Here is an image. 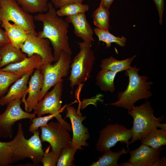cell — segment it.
<instances>
[{
  "mask_svg": "<svg viewBox=\"0 0 166 166\" xmlns=\"http://www.w3.org/2000/svg\"><path fill=\"white\" fill-rule=\"evenodd\" d=\"M0 24H1V22H0Z\"/></svg>",
  "mask_w": 166,
  "mask_h": 166,
  "instance_id": "obj_41",
  "label": "cell"
},
{
  "mask_svg": "<svg viewBox=\"0 0 166 166\" xmlns=\"http://www.w3.org/2000/svg\"><path fill=\"white\" fill-rule=\"evenodd\" d=\"M85 0H57L53 5L55 8H59L65 5L75 3H82Z\"/></svg>",
  "mask_w": 166,
  "mask_h": 166,
  "instance_id": "obj_35",
  "label": "cell"
},
{
  "mask_svg": "<svg viewBox=\"0 0 166 166\" xmlns=\"http://www.w3.org/2000/svg\"><path fill=\"white\" fill-rule=\"evenodd\" d=\"M1 60L0 68L11 63L20 62L27 57V55L20 49L13 46L10 43L1 46Z\"/></svg>",
  "mask_w": 166,
  "mask_h": 166,
  "instance_id": "obj_20",
  "label": "cell"
},
{
  "mask_svg": "<svg viewBox=\"0 0 166 166\" xmlns=\"http://www.w3.org/2000/svg\"><path fill=\"white\" fill-rule=\"evenodd\" d=\"M142 144L154 148H158L166 145V131L157 128L140 139Z\"/></svg>",
  "mask_w": 166,
  "mask_h": 166,
  "instance_id": "obj_24",
  "label": "cell"
},
{
  "mask_svg": "<svg viewBox=\"0 0 166 166\" xmlns=\"http://www.w3.org/2000/svg\"><path fill=\"white\" fill-rule=\"evenodd\" d=\"M154 112L151 103L148 101L141 105L134 106L128 111V113L133 119V125L131 128L132 137L129 144L148 135L154 128H157L158 123L165 120L163 115L156 117Z\"/></svg>",
  "mask_w": 166,
  "mask_h": 166,
  "instance_id": "obj_4",
  "label": "cell"
},
{
  "mask_svg": "<svg viewBox=\"0 0 166 166\" xmlns=\"http://www.w3.org/2000/svg\"><path fill=\"white\" fill-rule=\"evenodd\" d=\"M33 133V136L27 139L28 142L41 162L44 152L40 137L39 131L37 130Z\"/></svg>",
  "mask_w": 166,
  "mask_h": 166,
  "instance_id": "obj_31",
  "label": "cell"
},
{
  "mask_svg": "<svg viewBox=\"0 0 166 166\" xmlns=\"http://www.w3.org/2000/svg\"><path fill=\"white\" fill-rule=\"evenodd\" d=\"M42 65L41 57L38 54H34L30 57H27L20 62L10 64L1 69L21 77L31 70L35 69H41Z\"/></svg>",
  "mask_w": 166,
  "mask_h": 166,
  "instance_id": "obj_18",
  "label": "cell"
},
{
  "mask_svg": "<svg viewBox=\"0 0 166 166\" xmlns=\"http://www.w3.org/2000/svg\"><path fill=\"white\" fill-rule=\"evenodd\" d=\"M163 147L154 148L142 144L138 148L129 152L130 158L127 162L120 166H165V156L160 157Z\"/></svg>",
  "mask_w": 166,
  "mask_h": 166,
  "instance_id": "obj_12",
  "label": "cell"
},
{
  "mask_svg": "<svg viewBox=\"0 0 166 166\" xmlns=\"http://www.w3.org/2000/svg\"><path fill=\"white\" fill-rule=\"evenodd\" d=\"M11 21L28 33L37 35L34 16L26 11L14 0H0V22Z\"/></svg>",
  "mask_w": 166,
  "mask_h": 166,
  "instance_id": "obj_7",
  "label": "cell"
},
{
  "mask_svg": "<svg viewBox=\"0 0 166 166\" xmlns=\"http://www.w3.org/2000/svg\"><path fill=\"white\" fill-rule=\"evenodd\" d=\"M99 133L96 148L101 152L110 149L118 142L126 144L128 147L129 140L132 137L131 128L118 123L107 125Z\"/></svg>",
  "mask_w": 166,
  "mask_h": 166,
  "instance_id": "obj_9",
  "label": "cell"
},
{
  "mask_svg": "<svg viewBox=\"0 0 166 166\" xmlns=\"http://www.w3.org/2000/svg\"><path fill=\"white\" fill-rule=\"evenodd\" d=\"M50 44V42L48 39L28 33L27 38L22 45L21 49L28 57L34 54L40 56L42 58V66H43L52 64L54 61Z\"/></svg>",
  "mask_w": 166,
  "mask_h": 166,
  "instance_id": "obj_13",
  "label": "cell"
},
{
  "mask_svg": "<svg viewBox=\"0 0 166 166\" xmlns=\"http://www.w3.org/2000/svg\"><path fill=\"white\" fill-rule=\"evenodd\" d=\"M63 89V82L56 84L52 89L48 92L38 101L34 110L38 117L48 113L54 115L57 121L63 124L70 131L72 130L71 126L62 118L60 114L62 110L61 98Z\"/></svg>",
  "mask_w": 166,
  "mask_h": 166,
  "instance_id": "obj_8",
  "label": "cell"
},
{
  "mask_svg": "<svg viewBox=\"0 0 166 166\" xmlns=\"http://www.w3.org/2000/svg\"><path fill=\"white\" fill-rule=\"evenodd\" d=\"M1 26L4 28L10 43L20 49L27 37L28 33L22 27L10 22L3 21Z\"/></svg>",
  "mask_w": 166,
  "mask_h": 166,
  "instance_id": "obj_19",
  "label": "cell"
},
{
  "mask_svg": "<svg viewBox=\"0 0 166 166\" xmlns=\"http://www.w3.org/2000/svg\"><path fill=\"white\" fill-rule=\"evenodd\" d=\"M136 56L135 55L123 60H118L110 57L102 60L100 66L101 69L118 73L130 68L131 63Z\"/></svg>",
  "mask_w": 166,
  "mask_h": 166,
  "instance_id": "obj_21",
  "label": "cell"
},
{
  "mask_svg": "<svg viewBox=\"0 0 166 166\" xmlns=\"http://www.w3.org/2000/svg\"><path fill=\"white\" fill-rule=\"evenodd\" d=\"M140 70L135 66L125 70V74L129 79L126 89L123 91L119 92L117 101L108 105L121 107L128 111L133 108L137 101L147 99L152 96L149 90L153 83L147 81L148 77L140 75L138 73Z\"/></svg>",
  "mask_w": 166,
  "mask_h": 166,
  "instance_id": "obj_2",
  "label": "cell"
},
{
  "mask_svg": "<svg viewBox=\"0 0 166 166\" xmlns=\"http://www.w3.org/2000/svg\"><path fill=\"white\" fill-rule=\"evenodd\" d=\"M94 33L98 38L99 42H105L107 48L111 47V44L116 43L119 46L123 47L125 46L126 38L123 36L121 38L117 37L110 33L109 30H105L95 28L93 29Z\"/></svg>",
  "mask_w": 166,
  "mask_h": 166,
  "instance_id": "obj_27",
  "label": "cell"
},
{
  "mask_svg": "<svg viewBox=\"0 0 166 166\" xmlns=\"http://www.w3.org/2000/svg\"><path fill=\"white\" fill-rule=\"evenodd\" d=\"M34 69L31 70L23 75L14 82L10 87L7 93L0 97V105L4 106L7 105L14 100L18 98H22L23 102L26 100V95L27 89V84L30 75Z\"/></svg>",
  "mask_w": 166,
  "mask_h": 166,
  "instance_id": "obj_17",
  "label": "cell"
},
{
  "mask_svg": "<svg viewBox=\"0 0 166 166\" xmlns=\"http://www.w3.org/2000/svg\"><path fill=\"white\" fill-rule=\"evenodd\" d=\"M117 73L101 69L97 74L95 84L104 92L113 93L115 89L114 80Z\"/></svg>",
  "mask_w": 166,
  "mask_h": 166,
  "instance_id": "obj_22",
  "label": "cell"
},
{
  "mask_svg": "<svg viewBox=\"0 0 166 166\" xmlns=\"http://www.w3.org/2000/svg\"><path fill=\"white\" fill-rule=\"evenodd\" d=\"M66 109L67 113L65 117L70 119L73 130L70 146L77 150L82 149V146L89 145L86 141L90 137L88 129L82 123L86 117L78 114L76 108L73 106H68Z\"/></svg>",
  "mask_w": 166,
  "mask_h": 166,
  "instance_id": "obj_14",
  "label": "cell"
},
{
  "mask_svg": "<svg viewBox=\"0 0 166 166\" xmlns=\"http://www.w3.org/2000/svg\"><path fill=\"white\" fill-rule=\"evenodd\" d=\"M43 82V75L42 70L36 69L28 82L26 91L28 97L23 102L26 112L30 113L34 110L39 101Z\"/></svg>",
  "mask_w": 166,
  "mask_h": 166,
  "instance_id": "obj_15",
  "label": "cell"
},
{
  "mask_svg": "<svg viewBox=\"0 0 166 166\" xmlns=\"http://www.w3.org/2000/svg\"><path fill=\"white\" fill-rule=\"evenodd\" d=\"M26 158L30 159L35 165H39L41 162L25 138L22 124L20 123L17 134L12 140L0 141V166H9Z\"/></svg>",
  "mask_w": 166,
  "mask_h": 166,
  "instance_id": "obj_3",
  "label": "cell"
},
{
  "mask_svg": "<svg viewBox=\"0 0 166 166\" xmlns=\"http://www.w3.org/2000/svg\"><path fill=\"white\" fill-rule=\"evenodd\" d=\"M78 150L71 146L64 148L62 151L56 165L74 166L73 164L74 155Z\"/></svg>",
  "mask_w": 166,
  "mask_h": 166,
  "instance_id": "obj_30",
  "label": "cell"
},
{
  "mask_svg": "<svg viewBox=\"0 0 166 166\" xmlns=\"http://www.w3.org/2000/svg\"><path fill=\"white\" fill-rule=\"evenodd\" d=\"M71 55L62 51L55 63L42 67L41 70L43 75V82L39 101L43 98L50 88L58 83L63 81L62 78L66 77L69 73L72 61Z\"/></svg>",
  "mask_w": 166,
  "mask_h": 166,
  "instance_id": "obj_6",
  "label": "cell"
},
{
  "mask_svg": "<svg viewBox=\"0 0 166 166\" xmlns=\"http://www.w3.org/2000/svg\"><path fill=\"white\" fill-rule=\"evenodd\" d=\"M21 99H16L7 104L4 112L0 115V136L5 138L12 137V127L17 121L28 119L31 121L35 117V112L31 113L25 111L22 109Z\"/></svg>",
  "mask_w": 166,
  "mask_h": 166,
  "instance_id": "obj_11",
  "label": "cell"
},
{
  "mask_svg": "<svg viewBox=\"0 0 166 166\" xmlns=\"http://www.w3.org/2000/svg\"><path fill=\"white\" fill-rule=\"evenodd\" d=\"M110 13L108 9L101 3L99 6L92 14L94 25L96 28L105 30H109L110 25Z\"/></svg>",
  "mask_w": 166,
  "mask_h": 166,
  "instance_id": "obj_26",
  "label": "cell"
},
{
  "mask_svg": "<svg viewBox=\"0 0 166 166\" xmlns=\"http://www.w3.org/2000/svg\"><path fill=\"white\" fill-rule=\"evenodd\" d=\"M115 0H101L100 3L105 8L109 9Z\"/></svg>",
  "mask_w": 166,
  "mask_h": 166,
  "instance_id": "obj_37",
  "label": "cell"
},
{
  "mask_svg": "<svg viewBox=\"0 0 166 166\" xmlns=\"http://www.w3.org/2000/svg\"><path fill=\"white\" fill-rule=\"evenodd\" d=\"M50 147V145L44 152L41 160V162L44 166H56L59 157L57 153L52 150L49 152Z\"/></svg>",
  "mask_w": 166,
  "mask_h": 166,
  "instance_id": "obj_32",
  "label": "cell"
},
{
  "mask_svg": "<svg viewBox=\"0 0 166 166\" xmlns=\"http://www.w3.org/2000/svg\"><path fill=\"white\" fill-rule=\"evenodd\" d=\"M53 117H55V116L52 114L43 117H35L31 121L32 123L29 127V131L33 133L40 127L46 124Z\"/></svg>",
  "mask_w": 166,
  "mask_h": 166,
  "instance_id": "obj_33",
  "label": "cell"
},
{
  "mask_svg": "<svg viewBox=\"0 0 166 166\" xmlns=\"http://www.w3.org/2000/svg\"><path fill=\"white\" fill-rule=\"evenodd\" d=\"M124 147L116 152H113L110 149L104 152V153L98 160L90 165L91 166H120L118 161L122 155L128 153Z\"/></svg>",
  "mask_w": 166,
  "mask_h": 166,
  "instance_id": "obj_23",
  "label": "cell"
},
{
  "mask_svg": "<svg viewBox=\"0 0 166 166\" xmlns=\"http://www.w3.org/2000/svg\"><path fill=\"white\" fill-rule=\"evenodd\" d=\"M157 128H160L161 129L166 131V124L165 123H159L157 124Z\"/></svg>",
  "mask_w": 166,
  "mask_h": 166,
  "instance_id": "obj_38",
  "label": "cell"
},
{
  "mask_svg": "<svg viewBox=\"0 0 166 166\" xmlns=\"http://www.w3.org/2000/svg\"><path fill=\"white\" fill-rule=\"evenodd\" d=\"M20 77L0 68V97L4 96L9 86Z\"/></svg>",
  "mask_w": 166,
  "mask_h": 166,
  "instance_id": "obj_29",
  "label": "cell"
},
{
  "mask_svg": "<svg viewBox=\"0 0 166 166\" xmlns=\"http://www.w3.org/2000/svg\"><path fill=\"white\" fill-rule=\"evenodd\" d=\"M10 43L8 38L5 30L0 27V46Z\"/></svg>",
  "mask_w": 166,
  "mask_h": 166,
  "instance_id": "obj_36",
  "label": "cell"
},
{
  "mask_svg": "<svg viewBox=\"0 0 166 166\" xmlns=\"http://www.w3.org/2000/svg\"><path fill=\"white\" fill-rule=\"evenodd\" d=\"M51 1V2H52L53 5H54L56 2L57 0H49Z\"/></svg>",
  "mask_w": 166,
  "mask_h": 166,
  "instance_id": "obj_39",
  "label": "cell"
},
{
  "mask_svg": "<svg viewBox=\"0 0 166 166\" xmlns=\"http://www.w3.org/2000/svg\"><path fill=\"white\" fill-rule=\"evenodd\" d=\"M65 20L72 24L74 34L83 41L92 42L95 41L93 37V30L87 21L85 13L67 16Z\"/></svg>",
  "mask_w": 166,
  "mask_h": 166,
  "instance_id": "obj_16",
  "label": "cell"
},
{
  "mask_svg": "<svg viewBox=\"0 0 166 166\" xmlns=\"http://www.w3.org/2000/svg\"><path fill=\"white\" fill-rule=\"evenodd\" d=\"M1 46H0V62H1V53H0V48H1Z\"/></svg>",
  "mask_w": 166,
  "mask_h": 166,
  "instance_id": "obj_40",
  "label": "cell"
},
{
  "mask_svg": "<svg viewBox=\"0 0 166 166\" xmlns=\"http://www.w3.org/2000/svg\"><path fill=\"white\" fill-rule=\"evenodd\" d=\"M56 11L53 4L49 2L46 12L39 13L34 16V20L41 22L43 24L42 30L38 33L37 35L50 41L53 47L55 62L58 60L62 51L71 55L72 54L67 34L69 23L58 16Z\"/></svg>",
  "mask_w": 166,
  "mask_h": 166,
  "instance_id": "obj_1",
  "label": "cell"
},
{
  "mask_svg": "<svg viewBox=\"0 0 166 166\" xmlns=\"http://www.w3.org/2000/svg\"><path fill=\"white\" fill-rule=\"evenodd\" d=\"M42 142L50 144L52 151L60 156L62 150L70 146L72 139L68 130L59 122H50L40 127Z\"/></svg>",
  "mask_w": 166,
  "mask_h": 166,
  "instance_id": "obj_10",
  "label": "cell"
},
{
  "mask_svg": "<svg viewBox=\"0 0 166 166\" xmlns=\"http://www.w3.org/2000/svg\"><path fill=\"white\" fill-rule=\"evenodd\" d=\"M89 10V6L82 3L71 4L63 6L56 11L60 17L74 15L81 13H85Z\"/></svg>",
  "mask_w": 166,
  "mask_h": 166,
  "instance_id": "obj_28",
  "label": "cell"
},
{
  "mask_svg": "<svg viewBox=\"0 0 166 166\" xmlns=\"http://www.w3.org/2000/svg\"><path fill=\"white\" fill-rule=\"evenodd\" d=\"M77 43L80 51L70 65L71 73L69 80L72 89L90 77L95 60L94 53L92 49L93 42L83 41L77 42Z\"/></svg>",
  "mask_w": 166,
  "mask_h": 166,
  "instance_id": "obj_5",
  "label": "cell"
},
{
  "mask_svg": "<svg viewBox=\"0 0 166 166\" xmlns=\"http://www.w3.org/2000/svg\"><path fill=\"white\" fill-rule=\"evenodd\" d=\"M26 11L30 13L46 12L48 0H14Z\"/></svg>",
  "mask_w": 166,
  "mask_h": 166,
  "instance_id": "obj_25",
  "label": "cell"
},
{
  "mask_svg": "<svg viewBox=\"0 0 166 166\" xmlns=\"http://www.w3.org/2000/svg\"><path fill=\"white\" fill-rule=\"evenodd\" d=\"M159 15V21L160 25H161L163 22V15L164 9V0H153Z\"/></svg>",
  "mask_w": 166,
  "mask_h": 166,
  "instance_id": "obj_34",
  "label": "cell"
}]
</instances>
